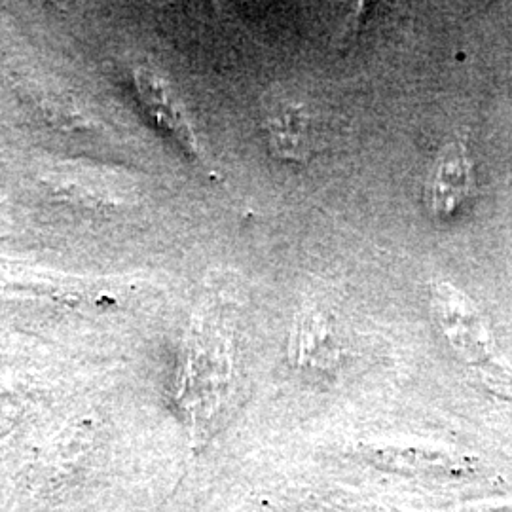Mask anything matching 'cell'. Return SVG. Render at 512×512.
<instances>
[{"label": "cell", "instance_id": "obj_1", "mask_svg": "<svg viewBox=\"0 0 512 512\" xmlns=\"http://www.w3.org/2000/svg\"><path fill=\"white\" fill-rule=\"evenodd\" d=\"M46 181L65 196L86 203L116 205L124 200V181L109 167L93 164H59L48 171Z\"/></svg>", "mask_w": 512, "mask_h": 512}, {"label": "cell", "instance_id": "obj_2", "mask_svg": "<svg viewBox=\"0 0 512 512\" xmlns=\"http://www.w3.org/2000/svg\"><path fill=\"white\" fill-rule=\"evenodd\" d=\"M475 190L473 164L463 143L454 141L440 150L431 183V203L439 217H448Z\"/></svg>", "mask_w": 512, "mask_h": 512}, {"label": "cell", "instance_id": "obj_3", "mask_svg": "<svg viewBox=\"0 0 512 512\" xmlns=\"http://www.w3.org/2000/svg\"><path fill=\"white\" fill-rule=\"evenodd\" d=\"M135 82L154 122L165 129L190 156L198 158L200 150H198L196 135L190 128L184 116L183 107L179 105L175 93L171 92L169 84L164 78H160L158 74L148 69H139L135 73Z\"/></svg>", "mask_w": 512, "mask_h": 512}, {"label": "cell", "instance_id": "obj_4", "mask_svg": "<svg viewBox=\"0 0 512 512\" xmlns=\"http://www.w3.org/2000/svg\"><path fill=\"white\" fill-rule=\"evenodd\" d=\"M266 128L275 154L304 162L310 154V124L306 110L294 101H272L266 109Z\"/></svg>", "mask_w": 512, "mask_h": 512}]
</instances>
